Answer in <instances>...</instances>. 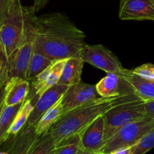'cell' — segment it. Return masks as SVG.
<instances>
[{
    "instance_id": "6da1fadb",
    "label": "cell",
    "mask_w": 154,
    "mask_h": 154,
    "mask_svg": "<svg viewBox=\"0 0 154 154\" xmlns=\"http://www.w3.org/2000/svg\"><path fill=\"white\" fill-rule=\"evenodd\" d=\"M34 29V51L53 61L80 57L85 35L66 14L53 12L35 16Z\"/></svg>"
},
{
    "instance_id": "7a4b0ae2",
    "label": "cell",
    "mask_w": 154,
    "mask_h": 154,
    "mask_svg": "<svg viewBox=\"0 0 154 154\" xmlns=\"http://www.w3.org/2000/svg\"><path fill=\"white\" fill-rule=\"evenodd\" d=\"M140 99L137 94L115 97H102L69 111L59 117L49 131L56 144L61 140L79 134L85 127L108 109L120 103Z\"/></svg>"
},
{
    "instance_id": "3957f363",
    "label": "cell",
    "mask_w": 154,
    "mask_h": 154,
    "mask_svg": "<svg viewBox=\"0 0 154 154\" xmlns=\"http://www.w3.org/2000/svg\"><path fill=\"white\" fill-rule=\"evenodd\" d=\"M33 6H24V25L21 38L15 51L8 58L9 77H19L26 79V69L34 48L35 29Z\"/></svg>"
},
{
    "instance_id": "277c9868",
    "label": "cell",
    "mask_w": 154,
    "mask_h": 154,
    "mask_svg": "<svg viewBox=\"0 0 154 154\" xmlns=\"http://www.w3.org/2000/svg\"><path fill=\"white\" fill-rule=\"evenodd\" d=\"M24 25V6L20 0H12L0 25V44L9 58L21 38Z\"/></svg>"
},
{
    "instance_id": "5b68a950",
    "label": "cell",
    "mask_w": 154,
    "mask_h": 154,
    "mask_svg": "<svg viewBox=\"0 0 154 154\" xmlns=\"http://www.w3.org/2000/svg\"><path fill=\"white\" fill-rule=\"evenodd\" d=\"M154 128V119L146 116L121 127L106 142L100 152L111 154L118 149L134 146Z\"/></svg>"
},
{
    "instance_id": "8992f818",
    "label": "cell",
    "mask_w": 154,
    "mask_h": 154,
    "mask_svg": "<svg viewBox=\"0 0 154 154\" xmlns=\"http://www.w3.org/2000/svg\"><path fill=\"white\" fill-rule=\"evenodd\" d=\"M144 101L141 99L120 103L103 114L105 142L122 126L133 121L146 117Z\"/></svg>"
},
{
    "instance_id": "52a82bcc",
    "label": "cell",
    "mask_w": 154,
    "mask_h": 154,
    "mask_svg": "<svg viewBox=\"0 0 154 154\" xmlns=\"http://www.w3.org/2000/svg\"><path fill=\"white\" fill-rule=\"evenodd\" d=\"M80 58L106 73L126 76L131 72L130 69L124 68L118 57L103 45H91L85 43L81 51Z\"/></svg>"
},
{
    "instance_id": "ba28073f",
    "label": "cell",
    "mask_w": 154,
    "mask_h": 154,
    "mask_svg": "<svg viewBox=\"0 0 154 154\" xmlns=\"http://www.w3.org/2000/svg\"><path fill=\"white\" fill-rule=\"evenodd\" d=\"M67 59L54 61L35 79L29 82V93L26 99L30 100L33 106L45 91L57 84L61 75L63 65Z\"/></svg>"
},
{
    "instance_id": "9c48e42d",
    "label": "cell",
    "mask_w": 154,
    "mask_h": 154,
    "mask_svg": "<svg viewBox=\"0 0 154 154\" xmlns=\"http://www.w3.org/2000/svg\"><path fill=\"white\" fill-rule=\"evenodd\" d=\"M95 85L80 82L68 87L60 99L61 115L100 97Z\"/></svg>"
},
{
    "instance_id": "30bf717a",
    "label": "cell",
    "mask_w": 154,
    "mask_h": 154,
    "mask_svg": "<svg viewBox=\"0 0 154 154\" xmlns=\"http://www.w3.org/2000/svg\"><path fill=\"white\" fill-rule=\"evenodd\" d=\"M95 87L97 94L102 97H115L137 94L132 85L125 76L114 73H107L106 76L99 81Z\"/></svg>"
},
{
    "instance_id": "8fae6325",
    "label": "cell",
    "mask_w": 154,
    "mask_h": 154,
    "mask_svg": "<svg viewBox=\"0 0 154 154\" xmlns=\"http://www.w3.org/2000/svg\"><path fill=\"white\" fill-rule=\"evenodd\" d=\"M119 17L124 20L154 21V0H121Z\"/></svg>"
},
{
    "instance_id": "7c38bea8",
    "label": "cell",
    "mask_w": 154,
    "mask_h": 154,
    "mask_svg": "<svg viewBox=\"0 0 154 154\" xmlns=\"http://www.w3.org/2000/svg\"><path fill=\"white\" fill-rule=\"evenodd\" d=\"M67 88L68 86L66 85L56 84L45 91L34 104L26 125L35 126L42 116L63 97Z\"/></svg>"
},
{
    "instance_id": "4fadbf2b",
    "label": "cell",
    "mask_w": 154,
    "mask_h": 154,
    "mask_svg": "<svg viewBox=\"0 0 154 154\" xmlns=\"http://www.w3.org/2000/svg\"><path fill=\"white\" fill-rule=\"evenodd\" d=\"M104 130V120L100 116L79 133L81 148L93 153L100 152L105 144Z\"/></svg>"
},
{
    "instance_id": "5bb4252c",
    "label": "cell",
    "mask_w": 154,
    "mask_h": 154,
    "mask_svg": "<svg viewBox=\"0 0 154 154\" xmlns=\"http://www.w3.org/2000/svg\"><path fill=\"white\" fill-rule=\"evenodd\" d=\"M38 137L35 127L26 125L18 134L10 137L2 143L4 145L2 150L8 154H29Z\"/></svg>"
},
{
    "instance_id": "9a60e30c",
    "label": "cell",
    "mask_w": 154,
    "mask_h": 154,
    "mask_svg": "<svg viewBox=\"0 0 154 154\" xmlns=\"http://www.w3.org/2000/svg\"><path fill=\"white\" fill-rule=\"evenodd\" d=\"M29 82L19 77H11L5 84V106L23 103L29 93Z\"/></svg>"
},
{
    "instance_id": "2e32d148",
    "label": "cell",
    "mask_w": 154,
    "mask_h": 154,
    "mask_svg": "<svg viewBox=\"0 0 154 154\" xmlns=\"http://www.w3.org/2000/svg\"><path fill=\"white\" fill-rule=\"evenodd\" d=\"M84 63L80 57H69L65 62L57 84L71 86L81 82Z\"/></svg>"
},
{
    "instance_id": "e0dca14e",
    "label": "cell",
    "mask_w": 154,
    "mask_h": 154,
    "mask_svg": "<svg viewBox=\"0 0 154 154\" xmlns=\"http://www.w3.org/2000/svg\"><path fill=\"white\" fill-rule=\"evenodd\" d=\"M125 77L141 100L144 102L154 100V81L142 78L134 74L132 70Z\"/></svg>"
},
{
    "instance_id": "ac0fdd59",
    "label": "cell",
    "mask_w": 154,
    "mask_h": 154,
    "mask_svg": "<svg viewBox=\"0 0 154 154\" xmlns=\"http://www.w3.org/2000/svg\"><path fill=\"white\" fill-rule=\"evenodd\" d=\"M23 103H18L12 106L4 105L3 109L0 114V144L8 139V131Z\"/></svg>"
},
{
    "instance_id": "d6986e66",
    "label": "cell",
    "mask_w": 154,
    "mask_h": 154,
    "mask_svg": "<svg viewBox=\"0 0 154 154\" xmlns=\"http://www.w3.org/2000/svg\"><path fill=\"white\" fill-rule=\"evenodd\" d=\"M60 99L42 116L34 126L35 132L38 136L48 132L51 126L57 122L61 116Z\"/></svg>"
},
{
    "instance_id": "ffe728a7",
    "label": "cell",
    "mask_w": 154,
    "mask_h": 154,
    "mask_svg": "<svg viewBox=\"0 0 154 154\" xmlns=\"http://www.w3.org/2000/svg\"><path fill=\"white\" fill-rule=\"evenodd\" d=\"M53 62H54L53 60H50L43 54L34 51H32L26 69V80L29 82L32 81L38 74H40L42 71L48 67Z\"/></svg>"
},
{
    "instance_id": "44dd1931",
    "label": "cell",
    "mask_w": 154,
    "mask_h": 154,
    "mask_svg": "<svg viewBox=\"0 0 154 154\" xmlns=\"http://www.w3.org/2000/svg\"><path fill=\"white\" fill-rule=\"evenodd\" d=\"M32 109H33V105L32 104L30 100L26 99L17 112L15 119L8 131V138L18 134L26 126Z\"/></svg>"
},
{
    "instance_id": "7402d4cb",
    "label": "cell",
    "mask_w": 154,
    "mask_h": 154,
    "mask_svg": "<svg viewBox=\"0 0 154 154\" xmlns=\"http://www.w3.org/2000/svg\"><path fill=\"white\" fill-rule=\"evenodd\" d=\"M56 143L49 131L38 136L29 154H54Z\"/></svg>"
},
{
    "instance_id": "603a6c76",
    "label": "cell",
    "mask_w": 154,
    "mask_h": 154,
    "mask_svg": "<svg viewBox=\"0 0 154 154\" xmlns=\"http://www.w3.org/2000/svg\"><path fill=\"white\" fill-rule=\"evenodd\" d=\"M81 149L80 135L77 134L57 143L54 154H78Z\"/></svg>"
},
{
    "instance_id": "cb8c5ba5",
    "label": "cell",
    "mask_w": 154,
    "mask_h": 154,
    "mask_svg": "<svg viewBox=\"0 0 154 154\" xmlns=\"http://www.w3.org/2000/svg\"><path fill=\"white\" fill-rule=\"evenodd\" d=\"M154 148V128L134 145L132 154H145Z\"/></svg>"
},
{
    "instance_id": "d4e9b609",
    "label": "cell",
    "mask_w": 154,
    "mask_h": 154,
    "mask_svg": "<svg viewBox=\"0 0 154 154\" xmlns=\"http://www.w3.org/2000/svg\"><path fill=\"white\" fill-rule=\"evenodd\" d=\"M9 77V60L4 50L0 44V85H5Z\"/></svg>"
},
{
    "instance_id": "484cf974",
    "label": "cell",
    "mask_w": 154,
    "mask_h": 154,
    "mask_svg": "<svg viewBox=\"0 0 154 154\" xmlns=\"http://www.w3.org/2000/svg\"><path fill=\"white\" fill-rule=\"evenodd\" d=\"M132 72L139 76L154 81V64L152 63H144L132 69Z\"/></svg>"
},
{
    "instance_id": "4316f807",
    "label": "cell",
    "mask_w": 154,
    "mask_h": 154,
    "mask_svg": "<svg viewBox=\"0 0 154 154\" xmlns=\"http://www.w3.org/2000/svg\"><path fill=\"white\" fill-rule=\"evenodd\" d=\"M12 0H0V25L2 24L6 16L8 7Z\"/></svg>"
},
{
    "instance_id": "83f0119b",
    "label": "cell",
    "mask_w": 154,
    "mask_h": 154,
    "mask_svg": "<svg viewBox=\"0 0 154 154\" xmlns=\"http://www.w3.org/2000/svg\"><path fill=\"white\" fill-rule=\"evenodd\" d=\"M143 106L146 116L154 119V100L145 101Z\"/></svg>"
},
{
    "instance_id": "f1b7e54d",
    "label": "cell",
    "mask_w": 154,
    "mask_h": 154,
    "mask_svg": "<svg viewBox=\"0 0 154 154\" xmlns=\"http://www.w3.org/2000/svg\"><path fill=\"white\" fill-rule=\"evenodd\" d=\"M34 5H32L35 12L38 11L40 9L43 8L47 3L48 2V0H33Z\"/></svg>"
},
{
    "instance_id": "f546056e",
    "label": "cell",
    "mask_w": 154,
    "mask_h": 154,
    "mask_svg": "<svg viewBox=\"0 0 154 154\" xmlns=\"http://www.w3.org/2000/svg\"><path fill=\"white\" fill-rule=\"evenodd\" d=\"M133 149H134V146L120 148V149L113 151L111 154H132Z\"/></svg>"
},
{
    "instance_id": "4dcf8cb0",
    "label": "cell",
    "mask_w": 154,
    "mask_h": 154,
    "mask_svg": "<svg viewBox=\"0 0 154 154\" xmlns=\"http://www.w3.org/2000/svg\"><path fill=\"white\" fill-rule=\"evenodd\" d=\"M5 96V85H0V106L4 103Z\"/></svg>"
},
{
    "instance_id": "1f68e13d",
    "label": "cell",
    "mask_w": 154,
    "mask_h": 154,
    "mask_svg": "<svg viewBox=\"0 0 154 154\" xmlns=\"http://www.w3.org/2000/svg\"><path fill=\"white\" fill-rule=\"evenodd\" d=\"M95 153V152H94ZM78 154H93V152H88V151L86 150H84V149H81L80 150H79V153Z\"/></svg>"
},
{
    "instance_id": "d6a6232c",
    "label": "cell",
    "mask_w": 154,
    "mask_h": 154,
    "mask_svg": "<svg viewBox=\"0 0 154 154\" xmlns=\"http://www.w3.org/2000/svg\"><path fill=\"white\" fill-rule=\"evenodd\" d=\"M4 105H5V103H2V106H0V114H1V112H2V109H3V106H4Z\"/></svg>"
},
{
    "instance_id": "836d02e7",
    "label": "cell",
    "mask_w": 154,
    "mask_h": 154,
    "mask_svg": "<svg viewBox=\"0 0 154 154\" xmlns=\"http://www.w3.org/2000/svg\"><path fill=\"white\" fill-rule=\"evenodd\" d=\"M0 154H8V153L4 150H0Z\"/></svg>"
},
{
    "instance_id": "e575fe53",
    "label": "cell",
    "mask_w": 154,
    "mask_h": 154,
    "mask_svg": "<svg viewBox=\"0 0 154 154\" xmlns=\"http://www.w3.org/2000/svg\"><path fill=\"white\" fill-rule=\"evenodd\" d=\"M93 154H105V153H103V152H95V153H93Z\"/></svg>"
}]
</instances>
